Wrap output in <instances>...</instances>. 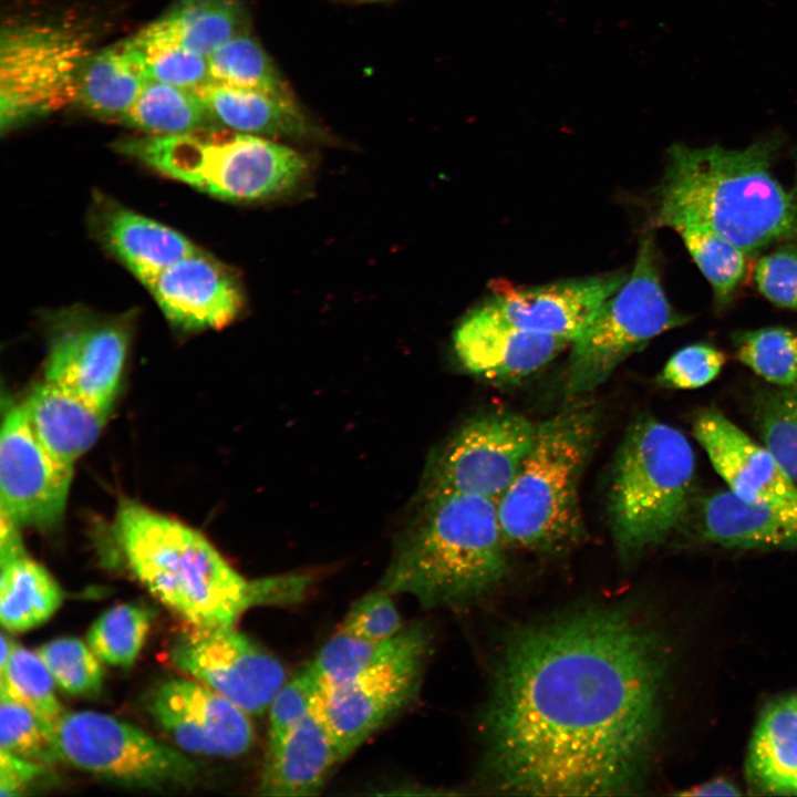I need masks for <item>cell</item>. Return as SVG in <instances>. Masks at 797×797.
<instances>
[{
  "label": "cell",
  "mask_w": 797,
  "mask_h": 797,
  "mask_svg": "<svg viewBox=\"0 0 797 797\" xmlns=\"http://www.w3.org/2000/svg\"><path fill=\"white\" fill-rule=\"evenodd\" d=\"M661 640L620 605H584L511 629L483 716L482 770L503 794L635 791L660 726Z\"/></svg>",
  "instance_id": "cell-1"
},
{
  "label": "cell",
  "mask_w": 797,
  "mask_h": 797,
  "mask_svg": "<svg viewBox=\"0 0 797 797\" xmlns=\"http://www.w3.org/2000/svg\"><path fill=\"white\" fill-rule=\"evenodd\" d=\"M115 539L135 577L189 627L232 625L256 605L301 601L310 577L248 580L188 525L131 500L117 508Z\"/></svg>",
  "instance_id": "cell-2"
},
{
  "label": "cell",
  "mask_w": 797,
  "mask_h": 797,
  "mask_svg": "<svg viewBox=\"0 0 797 797\" xmlns=\"http://www.w3.org/2000/svg\"><path fill=\"white\" fill-rule=\"evenodd\" d=\"M778 142L768 137L741 149L672 145L655 190L653 225L700 222L746 255L797 244V198L770 170Z\"/></svg>",
  "instance_id": "cell-3"
},
{
  "label": "cell",
  "mask_w": 797,
  "mask_h": 797,
  "mask_svg": "<svg viewBox=\"0 0 797 797\" xmlns=\"http://www.w3.org/2000/svg\"><path fill=\"white\" fill-rule=\"evenodd\" d=\"M505 544L498 503L458 494L423 497L379 588L412 596L423 608L467 604L504 579Z\"/></svg>",
  "instance_id": "cell-4"
},
{
  "label": "cell",
  "mask_w": 797,
  "mask_h": 797,
  "mask_svg": "<svg viewBox=\"0 0 797 797\" xmlns=\"http://www.w3.org/2000/svg\"><path fill=\"white\" fill-rule=\"evenodd\" d=\"M596 432V410L584 402L537 425L526 458L498 501L506 544L549 552L581 537L579 485Z\"/></svg>",
  "instance_id": "cell-5"
},
{
  "label": "cell",
  "mask_w": 797,
  "mask_h": 797,
  "mask_svg": "<svg viewBox=\"0 0 797 797\" xmlns=\"http://www.w3.org/2000/svg\"><path fill=\"white\" fill-rule=\"evenodd\" d=\"M116 149L158 173L211 196L258 201L286 195L309 169L293 148L228 130L125 138Z\"/></svg>",
  "instance_id": "cell-6"
},
{
  "label": "cell",
  "mask_w": 797,
  "mask_h": 797,
  "mask_svg": "<svg viewBox=\"0 0 797 797\" xmlns=\"http://www.w3.org/2000/svg\"><path fill=\"white\" fill-rule=\"evenodd\" d=\"M695 459L677 428L641 417L618 453L609 493V518L622 557L662 542L681 524L690 500Z\"/></svg>",
  "instance_id": "cell-7"
},
{
  "label": "cell",
  "mask_w": 797,
  "mask_h": 797,
  "mask_svg": "<svg viewBox=\"0 0 797 797\" xmlns=\"http://www.w3.org/2000/svg\"><path fill=\"white\" fill-rule=\"evenodd\" d=\"M662 287L652 232L639 244L632 270L571 342L565 392L581 396L602 384L629 355L685 323Z\"/></svg>",
  "instance_id": "cell-8"
},
{
  "label": "cell",
  "mask_w": 797,
  "mask_h": 797,
  "mask_svg": "<svg viewBox=\"0 0 797 797\" xmlns=\"http://www.w3.org/2000/svg\"><path fill=\"white\" fill-rule=\"evenodd\" d=\"M53 741L60 759L124 786L187 785L198 773L178 751L102 713H63L53 727Z\"/></svg>",
  "instance_id": "cell-9"
},
{
  "label": "cell",
  "mask_w": 797,
  "mask_h": 797,
  "mask_svg": "<svg viewBox=\"0 0 797 797\" xmlns=\"http://www.w3.org/2000/svg\"><path fill=\"white\" fill-rule=\"evenodd\" d=\"M90 53L82 39L53 25L3 29L0 50V123L12 126L75 102Z\"/></svg>",
  "instance_id": "cell-10"
},
{
  "label": "cell",
  "mask_w": 797,
  "mask_h": 797,
  "mask_svg": "<svg viewBox=\"0 0 797 797\" xmlns=\"http://www.w3.org/2000/svg\"><path fill=\"white\" fill-rule=\"evenodd\" d=\"M537 425L509 412H491L460 426L437 452L423 497L472 495L500 500L515 479Z\"/></svg>",
  "instance_id": "cell-11"
},
{
  "label": "cell",
  "mask_w": 797,
  "mask_h": 797,
  "mask_svg": "<svg viewBox=\"0 0 797 797\" xmlns=\"http://www.w3.org/2000/svg\"><path fill=\"white\" fill-rule=\"evenodd\" d=\"M189 628L174 641L172 662L249 715L268 711L288 679L283 664L235 624Z\"/></svg>",
  "instance_id": "cell-12"
},
{
  "label": "cell",
  "mask_w": 797,
  "mask_h": 797,
  "mask_svg": "<svg viewBox=\"0 0 797 797\" xmlns=\"http://www.w3.org/2000/svg\"><path fill=\"white\" fill-rule=\"evenodd\" d=\"M127 348L123 323L82 311L61 314L51 333L44 380L110 415Z\"/></svg>",
  "instance_id": "cell-13"
},
{
  "label": "cell",
  "mask_w": 797,
  "mask_h": 797,
  "mask_svg": "<svg viewBox=\"0 0 797 797\" xmlns=\"http://www.w3.org/2000/svg\"><path fill=\"white\" fill-rule=\"evenodd\" d=\"M426 655L408 654L321 687L315 704L342 762L416 700Z\"/></svg>",
  "instance_id": "cell-14"
},
{
  "label": "cell",
  "mask_w": 797,
  "mask_h": 797,
  "mask_svg": "<svg viewBox=\"0 0 797 797\" xmlns=\"http://www.w3.org/2000/svg\"><path fill=\"white\" fill-rule=\"evenodd\" d=\"M72 474L37 438L22 405L11 407L0 436V513L20 527L54 528L64 516Z\"/></svg>",
  "instance_id": "cell-15"
},
{
  "label": "cell",
  "mask_w": 797,
  "mask_h": 797,
  "mask_svg": "<svg viewBox=\"0 0 797 797\" xmlns=\"http://www.w3.org/2000/svg\"><path fill=\"white\" fill-rule=\"evenodd\" d=\"M147 708L161 728L193 754L238 757L255 739L249 714L203 683H162L151 693Z\"/></svg>",
  "instance_id": "cell-16"
},
{
  "label": "cell",
  "mask_w": 797,
  "mask_h": 797,
  "mask_svg": "<svg viewBox=\"0 0 797 797\" xmlns=\"http://www.w3.org/2000/svg\"><path fill=\"white\" fill-rule=\"evenodd\" d=\"M628 275L620 270L540 286H504L479 307L517 328L571 343Z\"/></svg>",
  "instance_id": "cell-17"
},
{
  "label": "cell",
  "mask_w": 797,
  "mask_h": 797,
  "mask_svg": "<svg viewBox=\"0 0 797 797\" xmlns=\"http://www.w3.org/2000/svg\"><path fill=\"white\" fill-rule=\"evenodd\" d=\"M146 288L167 320L184 330L220 329L244 302L237 279L201 250L164 269Z\"/></svg>",
  "instance_id": "cell-18"
},
{
  "label": "cell",
  "mask_w": 797,
  "mask_h": 797,
  "mask_svg": "<svg viewBox=\"0 0 797 797\" xmlns=\"http://www.w3.org/2000/svg\"><path fill=\"white\" fill-rule=\"evenodd\" d=\"M571 343L511 325L479 306L453 334L455 353L470 373L489 380H516L542 369Z\"/></svg>",
  "instance_id": "cell-19"
},
{
  "label": "cell",
  "mask_w": 797,
  "mask_h": 797,
  "mask_svg": "<svg viewBox=\"0 0 797 797\" xmlns=\"http://www.w3.org/2000/svg\"><path fill=\"white\" fill-rule=\"evenodd\" d=\"M693 433L733 493L751 500L797 498V485L770 452L718 411L701 413L694 422Z\"/></svg>",
  "instance_id": "cell-20"
},
{
  "label": "cell",
  "mask_w": 797,
  "mask_h": 797,
  "mask_svg": "<svg viewBox=\"0 0 797 797\" xmlns=\"http://www.w3.org/2000/svg\"><path fill=\"white\" fill-rule=\"evenodd\" d=\"M701 530L708 541L728 548H797V498L751 500L720 491L702 505Z\"/></svg>",
  "instance_id": "cell-21"
},
{
  "label": "cell",
  "mask_w": 797,
  "mask_h": 797,
  "mask_svg": "<svg viewBox=\"0 0 797 797\" xmlns=\"http://www.w3.org/2000/svg\"><path fill=\"white\" fill-rule=\"evenodd\" d=\"M341 762L333 737L314 703L311 712L283 742L267 752L258 794L318 795Z\"/></svg>",
  "instance_id": "cell-22"
},
{
  "label": "cell",
  "mask_w": 797,
  "mask_h": 797,
  "mask_svg": "<svg viewBox=\"0 0 797 797\" xmlns=\"http://www.w3.org/2000/svg\"><path fill=\"white\" fill-rule=\"evenodd\" d=\"M94 222L105 247L145 287L174 262L200 251L183 234L120 205H103Z\"/></svg>",
  "instance_id": "cell-23"
},
{
  "label": "cell",
  "mask_w": 797,
  "mask_h": 797,
  "mask_svg": "<svg viewBox=\"0 0 797 797\" xmlns=\"http://www.w3.org/2000/svg\"><path fill=\"white\" fill-rule=\"evenodd\" d=\"M20 527L0 526V620L9 631H27L45 622L63 593L48 570L28 556Z\"/></svg>",
  "instance_id": "cell-24"
},
{
  "label": "cell",
  "mask_w": 797,
  "mask_h": 797,
  "mask_svg": "<svg viewBox=\"0 0 797 797\" xmlns=\"http://www.w3.org/2000/svg\"><path fill=\"white\" fill-rule=\"evenodd\" d=\"M21 405L40 443L72 468L94 445L108 417L45 380L35 385Z\"/></svg>",
  "instance_id": "cell-25"
},
{
  "label": "cell",
  "mask_w": 797,
  "mask_h": 797,
  "mask_svg": "<svg viewBox=\"0 0 797 797\" xmlns=\"http://www.w3.org/2000/svg\"><path fill=\"white\" fill-rule=\"evenodd\" d=\"M195 92L204 102L216 128L268 138H304L313 135L312 125L296 103L211 81Z\"/></svg>",
  "instance_id": "cell-26"
},
{
  "label": "cell",
  "mask_w": 797,
  "mask_h": 797,
  "mask_svg": "<svg viewBox=\"0 0 797 797\" xmlns=\"http://www.w3.org/2000/svg\"><path fill=\"white\" fill-rule=\"evenodd\" d=\"M746 773L759 793L797 795V694L783 696L763 711L749 744Z\"/></svg>",
  "instance_id": "cell-27"
},
{
  "label": "cell",
  "mask_w": 797,
  "mask_h": 797,
  "mask_svg": "<svg viewBox=\"0 0 797 797\" xmlns=\"http://www.w3.org/2000/svg\"><path fill=\"white\" fill-rule=\"evenodd\" d=\"M146 81L141 55L128 39L87 55L75 102L97 116L122 120Z\"/></svg>",
  "instance_id": "cell-28"
},
{
  "label": "cell",
  "mask_w": 797,
  "mask_h": 797,
  "mask_svg": "<svg viewBox=\"0 0 797 797\" xmlns=\"http://www.w3.org/2000/svg\"><path fill=\"white\" fill-rule=\"evenodd\" d=\"M142 31L208 56L248 30L238 0H178Z\"/></svg>",
  "instance_id": "cell-29"
},
{
  "label": "cell",
  "mask_w": 797,
  "mask_h": 797,
  "mask_svg": "<svg viewBox=\"0 0 797 797\" xmlns=\"http://www.w3.org/2000/svg\"><path fill=\"white\" fill-rule=\"evenodd\" d=\"M429 635L420 624L404 628L400 633L382 640L361 638L342 630L319 650L310 665L321 687L344 683L380 664L427 651Z\"/></svg>",
  "instance_id": "cell-30"
},
{
  "label": "cell",
  "mask_w": 797,
  "mask_h": 797,
  "mask_svg": "<svg viewBox=\"0 0 797 797\" xmlns=\"http://www.w3.org/2000/svg\"><path fill=\"white\" fill-rule=\"evenodd\" d=\"M151 135H176L216 130L195 91L147 80L121 120Z\"/></svg>",
  "instance_id": "cell-31"
},
{
  "label": "cell",
  "mask_w": 797,
  "mask_h": 797,
  "mask_svg": "<svg viewBox=\"0 0 797 797\" xmlns=\"http://www.w3.org/2000/svg\"><path fill=\"white\" fill-rule=\"evenodd\" d=\"M210 81L252 90L296 103L292 93L261 44L244 32L208 55Z\"/></svg>",
  "instance_id": "cell-32"
},
{
  "label": "cell",
  "mask_w": 797,
  "mask_h": 797,
  "mask_svg": "<svg viewBox=\"0 0 797 797\" xmlns=\"http://www.w3.org/2000/svg\"><path fill=\"white\" fill-rule=\"evenodd\" d=\"M672 229L711 283L716 306H726L746 276V253L700 222H682Z\"/></svg>",
  "instance_id": "cell-33"
},
{
  "label": "cell",
  "mask_w": 797,
  "mask_h": 797,
  "mask_svg": "<svg viewBox=\"0 0 797 797\" xmlns=\"http://www.w3.org/2000/svg\"><path fill=\"white\" fill-rule=\"evenodd\" d=\"M53 677L40 655L13 643L7 662L0 665V695L28 706L53 729L63 715L54 693Z\"/></svg>",
  "instance_id": "cell-34"
},
{
  "label": "cell",
  "mask_w": 797,
  "mask_h": 797,
  "mask_svg": "<svg viewBox=\"0 0 797 797\" xmlns=\"http://www.w3.org/2000/svg\"><path fill=\"white\" fill-rule=\"evenodd\" d=\"M151 622L149 610L134 604H118L92 624L87 633L89 646L102 662L131 666L144 645Z\"/></svg>",
  "instance_id": "cell-35"
},
{
  "label": "cell",
  "mask_w": 797,
  "mask_h": 797,
  "mask_svg": "<svg viewBox=\"0 0 797 797\" xmlns=\"http://www.w3.org/2000/svg\"><path fill=\"white\" fill-rule=\"evenodd\" d=\"M737 359L780 387L797 383V331L769 327L736 335Z\"/></svg>",
  "instance_id": "cell-36"
},
{
  "label": "cell",
  "mask_w": 797,
  "mask_h": 797,
  "mask_svg": "<svg viewBox=\"0 0 797 797\" xmlns=\"http://www.w3.org/2000/svg\"><path fill=\"white\" fill-rule=\"evenodd\" d=\"M147 80L196 91L210 82L208 56L144 33L131 38Z\"/></svg>",
  "instance_id": "cell-37"
},
{
  "label": "cell",
  "mask_w": 797,
  "mask_h": 797,
  "mask_svg": "<svg viewBox=\"0 0 797 797\" xmlns=\"http://www.w3.org/2000/svg\"><path fill=\"white\" fill-rule=\"evenodd\" d=\"M0 749L42 765L60 759L53 729L23 703L7 695H0Z\"/></svg>",
  "instance_id": "cell-38"
},
{
  "label": "cell",
  "mask_w": 797,
  "mask_h": 797,
  "mask_svg": "<svg viewBox=\"0 0 797 797\" xmlns=\"http://www.w3.org/2000/svg\"><path fill=\"white\" fill-rule=\"evenodd\" d=\"M758 418L763 445L797 485V383L767 396Z\"/></svg>",
  "instance_id": "cell-39"
},
{
  "label": "cell",
  "mask_w": 797,
  "mask_h": 797,
  "mask_svg": "<svg viewBox=\"0 0 797 797\" xmlns=\"http://www.w3.org/2000/svg\"><path fill=\"white\" fill-rule=\"evenodd\" d=\"M54 682L73 695L95 694L103 683L99 658L74 638L52 640L38 649Z\"/></svg>",
  "instance_id": "cell-40"
},
{
  "label": "cell",
  "mask_w": 797,
  "mask_h": 797,
  "mask_svg": "<svg viewBox=\"0 0 797 797\" xmlns=\"http://www.w3.org/2000/svg\"><path fill=\"white\" fill-rule=\"evenodd\" d=\"M321 684L310 662L288 677L272 698L269 712L268 749L277 748L311 712Z\"/></svg>",
  "instance_id": "cell-41"
},
{
  "label": "cell",
  "mask_w": 797,
  "mask_h": 797,
  "mask_svg": "<svg viewBox=\"0 0 797 797\" xmlns=\"http://www.w3.org/2000/svg\"><path fill=\"white\" fill-rule=\"evenodd\" d=\"M724 363L725 355L718 349L703 343L691 344L667 360L658 382L671 389H698L712 382Z\"/></svg>",
  "instance_id": "cell-42"
},
{
  "label": "cell",
  "mask_w": 797,
  "mask_h": 797,
  "mask_svg": "<svg viewBox=\"0 0 797 797\" xmlns=\"http://www.w3.org/2000/svg\"><path fill=\"white\" fill-rule=\"evenodd\" d=\"M403 629V620L393 601V594L379 587L352 604L340 628L344 632L371 640L391 638Z\"/></svg>",
  "instance_id": "cell-43"
},
{
  "label": "cell",
  "mask_w": 797,
  "mask_h": 797,
  "mask_svg": "<svg viewBox=\"0 0 797 797\" xmlns=\"http://www.w3.org/2000/svg\"><path fill=\"white\" fill-rule=\"evenodd\" d=\"M754 279L760 293L770 302L797 311V244H782L759 258Z\"/></svg>",
  "instance_id": "cell-44"
},
{
  "label": "cell",
  "mask_w": 797,
  "mask_h": 797,
  "mask_svg": "<svg viewBox=\"0 0 797 797\" xmlns=\"http://www.w3.org/2000/svg\"><path fill=\"white\" fill-rule=\"evenodd\" d=\"M44 773V765L0 749V796H17Z\"/></svg>",
  "instance_id": "cell-45"
},
{
  "label": "cell",
  "mask_w": 797,
  "mask_h": 797,
  "mask_svg": "<svg viewBox=\"0 0 797 797\" xmlns=\"http://www.w3.org/2000/svg\"><path fill=\"white\" fill-rule=\"evenodd\" d=\"M683 796H738L737 787L725 778L708 780L686 791L680 793Z\"/></svg>",
  "instance_id": "cell-46"
},
{
  "label": "cell",
  "mask_w": 797,
  "mask_h": 797,
  "mask_svg": "<svg viewBox=\"0 0 797 797\" xmlns=\"http://www.w3.org/2000/svg\"><path fill=\"white\" fill-rule=\"evenodd\" d=\"M793 194L797 198V163H796V176H795V185H794Z\"/></svg>",
  "instance_id": "cell-47"
},
{
  "label": "cell",
  "mask_w": 797,
  "mask_h": 797,
  "mask_svg": "<svg viewBox=\"0 0 797 797\" xmlns=\"http://www.w3.org/2000/svg\"><path fill=\"white\" fill-rule=\"evenodd\" d=\"M369 1H375V0H369Z\"/></svg>",
  "instance_id": "cell-48"
}]
</instances>
